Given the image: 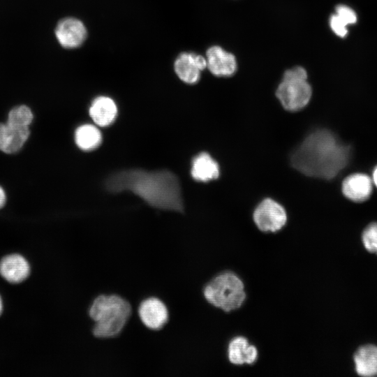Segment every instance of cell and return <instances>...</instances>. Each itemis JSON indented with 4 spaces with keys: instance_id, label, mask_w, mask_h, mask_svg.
Masks as SVG:
<instances>
[{
    "instance_id": "ac0fdd59",
    "label": "cell",
    "mask_w": 377,
    "mask_h": 377,
    "mask_svg": "<svg viewBox=\"0 0 377 377\" xmlns=\"http://www.w3.org/2000/svg\"><path fill=\"white\" fill-rule=\"evenodd\" d=\"M75 140L77 147L82 150L91 151L101 145L102 135L96 126L84 124L76 129Z\"/></svg>"
},
{
    "instance_id": "d6986e66",
    "label": "cell",
    "mask_w": 377,
    "mask_h": 377,
    "mask_svg": "<svg viewBox=\"0 0 377 377\" xmlns=\"http://www.w3.org/2000/svg\"><path fill=\"white\" fill-rule=\"evenodd\" d=\"M33 120V114L26 105L14 108L8 113L7 124L16 127H29Z\"/></svg>"
},
{
    "instance_id": "30bf717a",
    "label": "cell",
    "mask_w": 377,
    "mask_h": 377,
    "mask_svg": "<svg viewBox=\"0 0 377 377\" xmlns=\"http://www.w3.org/2000/svg\"><path fill=\"white\" fill-rule=\"evenodd\" d=\"M207 68L216 76H230L237 69L233 54L219 46L209 47L206 53Z\"/></svg>"
},
{
    "instance_id": "2e32d148",
    "label": "cell",
    "mask_w": 377,
    "mask_h": 377,
    "mask_svg": "<svg viewBox=\"0 0 377 377\" xmlns=\"http://www.w3.org/2000/svg\"><path fill=\"white\" fill-rule=\"evenodd\" d=\"M89 112L94 123L100 126H107L116 119L117 107L112 98L100 96L92 101Z\"/></svg>"
},
{
    "instance_id": "52a82bcc",
    "label": "cell",
    "mask_w": 377,
    "mask_h": 377,
    "mask_svg": "<svg viewBox=\"0 0 377 377\" xmlns=\"http://www.w3.org/2000/svg\"><path fill=\"white\" fill-rule=\"evenodd\" d=\"M206 68V58L193 52L181 53L174 64L175 71L179 78L191 84L198 82L201 71Z\"/></svg>"
},
{
    "instance_id": "cb8c5ba5",
    "label": "cell",
    "mask_w": 377,
    "mask_h": 377,
    "mask_svg": "<svg viewBox=\"0 0 377 377\" xmlns=\"http://www.w3.org/2000/svg\"><path fill=\"white\" fill-rule=\"evenodd\" d=\"M373 182L374 183L375 186L377 187V166L375 168V169L373 171Z\"/></svg>"
},
{
    "instance_id": "5b68a950",
    "label": "cell",
    "mask_w": 377,
    "mask_h": 377,
    "mask_svg": "<svg viewBox=\"0 0 377 377\" xmlns=\"http://www.w3.org/2000/svg\"><path fill=\"white\" fill-rule=\"evenodd\" d=\"M311 94L307 73L300 66L286 71L276 91V96L282 106L293 112L304 108L309 103Z\"/></svg>"
},
{
    "instance_id": "277c9868",
    "label": "cell",
    "mask_w": 377,
    "mask_h": 377,
    "mask_svg": "<svg viewBox=\"0 0 377 377\" xmlns=\"http://www.w3.org/2000/svg\"><path fill=\"white\" fill-rule=\"evenodd\" d=\"M203 295L210 304L225 312L240 308L246 296L243 281L230 271L214 276L204 288Z\"/></svg>"
},
{
    "instance_id": "7a4b0ae2",
    "label": "cell",
    "mask_w": 377,
    "mask_h": 377,
    "mask_svg": "<svg viewBox=\"0 0 377 377\" xmlns=\"http://www.w3.org/2000/svg\"><path fill=\"white\" fill-rule=\"evenodd\" d=\"M349 148L329 130L316 129L307 135L290 154V164L311 177L331 179L347 165Z\"/></svg>"
},
{
    "instance_id": "44dd1931",
    "label": "cell",
    "mask_w": 377,
    "mask_h": 377,
    "mask_svg": "<svg viewBox=\"0 0 377 377\" xmlns=\"http://www.w3.org/2000/svg\"><path fill=\"white\" fill-rule=\"evenodd\" d=\"M336 14L347 24H354L357 21L355 13L350 8L339 5L336 8Z\"/></svg>"
},
{
    "instance_id": "603a6c76",
    "label": "cell",
    "mask_w": 377,
    "mask_h": 377,
    "mask_svg": "<svg viewBox=\"0 0 377 377\" xmlns=\"http://www.w3.org/2000/svg\"><path fill=\"white\" fill-rule=\"evenodd\" d=\"M6 202V195L3 188L0 186V208H1Z\"/></svg>"
},
{
    "instance_id": "7402d4cb",
    "label": "cell",
    "mask_w": 377,
    "mask_h": 377,
    "mask_svg": "<svg viewBox=\"0 0 377 377\" xmlns=\"http://www.w3.org/2000/svg\"><path fill=\"white\" fill-rule=\"evenodd\" d=\"M332 31L339 36L343 37L347 33V24L337 15H332L330 21Z\"/></svg>"
},
{
    "instance_id": "9a60e30c",
    "label": "cell",
    "mask_w": 377,
    "mask_h": 377,
    "mask_svg": "<svg viewBox=\"0 0 377 377\" xmlns=\"http://www.w3.org/2000/svg\"><path fill=\"white\" fill-rule=\"evenodd\" d=\"M353 362L357 375L377 376V346L367 344L359 347L353 355Z\"/></svg>"
},
{
    "instance_id": "8992f818",
    "label": "cell",
    "mask_w": 377,
    "mask_h": 377,
    "mask_svg": "<svg viewBox=\"0 0 377 377\" xmlns=\"http://www.w3.org/2000/svg\"><path fill=\"white\" fill-rule=\"evenodd\" d=\"M253 219L260 230L275 232L285 226L287 214L281 204L271 198H265L256 207Z\"/></svg>"
},
{
    "instance_id": "9c48e42d",
    "label": "cell",
    "mask_w": 377,
    "mask_h": 377,
    "mask_svg": "<svg viewBox=\"0 0 377 377\" xmlns=\"http://www.w3.org/2000/svg\"><path fill=\"white\" fill-rule=\"evenodd\" d=\"M55 35L60 45L65 48L80 47L87 37V29L82 21L66 17L59 21Z\"/></svg>"
},
{
    "instance_id": "d4e9b609",
    "label": "cell",
    "mask_w": 377,
    "mask_h": 377,
    "mask_svg": "<svg viewBox=\"0 0 377 377\" xmlns=\"http://www.w3.org/2000/svg\"><path fill=\"white\" fill-rule=\"evenodd\" d=\"M1 311H2V302H1V299L0 297V314H1Z\"/></svg>"
},
{
    "instance_id": "ffe728a7",
    "label": "cell",
    "mask_w": 377,
    "mask_h": 377,
    "mask_svg": "<svg viewBox=\"0 0 377 377\" xmlns=\"http://www.w3.org/2000/svg\"><path fill=\"white\" fill-rule=\"evenodd\" d=\"M362 242L365 249L377 256V223L368 225L362 232Z\"/></svg>"
},
{
    "instance_id": "ba28073f",
    "label": "cell",
    "mask_w": 377,
    "mask_h": 377,
    "mask_svg": "<svg viewBox=\"0 0 377 377\" xmlns=\"http://www.w3.org/2000/svg\"><path fill=\"white\" fill-rule=\"evenodd\" d=\"M138 316L143 325L152 330L161 329L168 320V310L165 304L158 298L149 297L138 307Z\"/></svg>"
},
{
    "instance_id": "7c38bea8",
    "label": "cell",
    "mask_w": 377,
    "mask_h": 377,
    "mask_svg": "<svg viewBox=\"0 0 377 377\" xmlns=\"http://www.w3.org/2000/svg\"><path fill=\"white\" fill-rule=\"evenodd\" d=\"M343 194L354 202H363L370 196L372 191L371 178L362 173H355L346 177L343 181Z\"/></svg>"
},
{
    "instance_id": "6da1fadb",
    "label": "cell",
    "mask_w": 377,
    "mask_h": 377,
    "mask_svg": "<svg viewBox=\"0 0 377 377\" xmlns=\"http://www.w3.org/2000/svg\"><path fill=\"white\" fill-rule=\"evenodd\" d=\"M104 186L111 193L130 191L158 209L177 212L184 209L179 178L168 170L147 171L131 168L119 170L106 178Z\"/></svg>"
},
{
    "instance_id": "4fadbf2b",
    "label": "cell",
    "mask_w": 377,
    "mask_h": 377,
    "mask_svg": "<svg viewBox=\"0 0 377 377\" xmlns=\"http://www.w3.org/2000/svg\"><path fill=\"white\" fill-rule=\"evenodd\" d=\"M29 135V127L0 124V150L7 154L17 152L22 147Z\"/></svg>"
},
{
    "instance_id": "8fae6325",
    "label": "cell",
    "mask_w": 377,
    "mask_h": 377,
    "mask_svg": "<svg viewBox=\"0 0 377 377\" xmlns=\"http://www.w3.org/2000/svg\"><path fill=\"white\" fill-rule=\"evenodd\" d=\"M227 355L229 362L235 365L253 364L257 360V348L251 344L248 339L242 336L232 338L228 346Z\"/></svg>"
},
{
    "instance_id": "e0dca14e",
    "label": "cell",
    "mask_w": 377,
    "mask_h": 377,
    "mask_svg": "<svg viewBox=\"0 0 377 377\" xmlns=\"http://www.w3.org/2000/svg\"><path fill=\"white\" fill-rule=\"evenodd\" d=\"M218 163L207 152L198 154L192 161L191 174L198 182H207L219 177Z\"/></svg>"
},
{
    "instance_id": "5bb4252c",
    "label": "cell",
    "mask_w": 377,
    "mask_h": 377,
    "mask_svg": "<svg viewBox=\"0 0 377 377\" xmlns=\"http://www.w3.org/2000/svg\"><path fill=\"white\" fill-rule=\"evenodd\" d=\"M29 265L20 255L13 254L4 257L0 262V274L10 283H20L29 276Z\"/></svg>"
},
{
    "instance_id": "3957f363",
    "label": "cell",
    "mask_w": 377,
    "mask_h": 377,
    "mask_svg": "<svg viewBox=\"0 0 377 377\" xmlns=\"http://www.w3.org/2000/svg\"><path fill=\"white\" fill-rule=\"evenodd\" d=\"M131 314L129 302L117 295H101L93 301L89 317L95 324L92 328L94 337L113 338L119 335Z\"/></svg>"
}]
</instances>
